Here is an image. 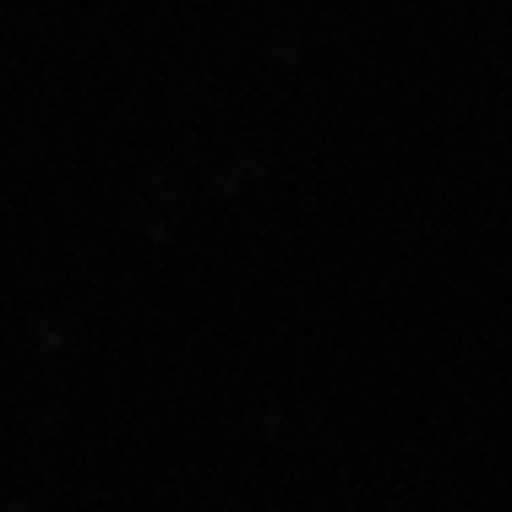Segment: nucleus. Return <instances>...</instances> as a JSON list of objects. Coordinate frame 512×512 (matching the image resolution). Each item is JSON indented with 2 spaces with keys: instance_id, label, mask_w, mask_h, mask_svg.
<instances>
[]
</instances>
